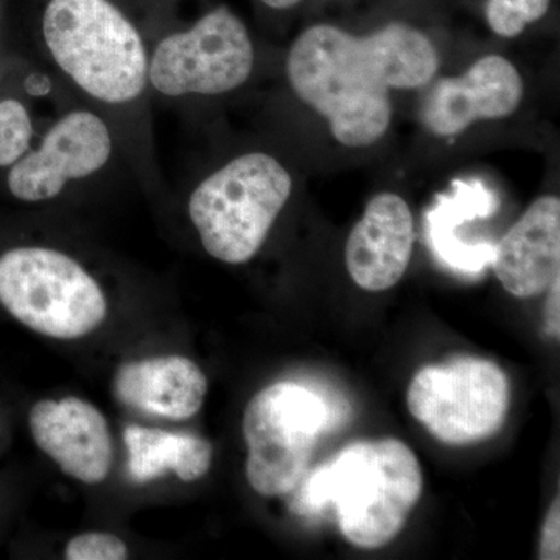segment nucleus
Instances as JSON below:
<instances>
[{
  "label": "nucleus",
  "instance_id": "nucleus-4",
  "mask_svg": "<svg viewBox=\"0 0 560 560\" xmlns=\"http://www.w3.org/2000/svg\"><path fill=\"white\" fill-rule=\"evenodd\" d=\"M293 180L271 154H242L191 191L189 217L213 259L246 264L259 253L289 201Z\"/></svg>",
  "mask_w": 560,
  "mask_h": 560
},
{
  "label": "nucleus",
  "instance_id": "nucleus-10",
  "mask_svg": "<svg viewBox=\"0 0 560 560\" xmlns=\"http://www.w3.org/2000/svg\"><path fill=\"white\" fill-rule=\"evenodd\" d=\"M523 81L515 66L500 55H486L464 75L438 80L419 110L423 127L448 138L480 120L504 119L521 105Z\"/></svg>",
  "mask_w": 560,
  "mask_h": 560
},
{
  "label": "nucleus",
  "instance_id": "nucleus-8",
  "mask_svg": "<svg viewBox=\"0 0 560 560\" xmlns=\"http://www.w3.org/2000/svg\"><path fill=\"white\" fill-rule=\"evenodd\" d=\"M254 60L248 28L237 14L220 7L156 44L149 60V84L172 98L226 94L246 83Z\"/></svg>",
  "mask_w": 560,
  "mask_h": 560
},
{
  "label": "nucleus",
  "instance_id": "nucleus-2",
  "mask_svg": "<svg viewBox=\"0 0 560 560\" xmlns=\"http://www.w3.org/2000/svg\"><path fill=\"white\" fill-rule=\"evenodd\" d=\"M415 453L396 438L359 441L302 478L291 510L301 515L337 511L342 536L363 550L396 539L422 493Z\"/></svg>",
  "mask_w": 560,
  "mask_h": 560
},
{
  "label": "nucleus",
  "instance_id": "nucleus-15",
  "mask_svg": "<svg viewBox=\"0 0 560 560\" xmlns=\"http://www.w3.org/2000/svg\"><path fill=\"white\" fill-rule=\"evenodd\" d=\"M131 480L145 485L161 478L165 471L191 482L205 477L212 464L210 442L186 433L130 425L124 431Z\"/></svg>",
  "mask_w": 560,
  "mask_h": 560
},
{
  "label": "nucleus",
  "instance_id": "nucleus-14",
  "mask_svg": "<svg viewBox=\"0 0 560 560\" xmlns=\"http://www.w3.org/2000/svg\"><path fill=\"white\" fill-rule=\"evenodd\" d=\"M121 404L168 420H187L201 410L208 378L186 357H156L121 364L114 377Z\"/></svg>",
  "mask_w": 560,
  "mask_h": 560
},
{
  "label": "nucleus",
  "instance_id": "nucleus-16",
  "mask_svg": "<svg viewBox=\"0 0 560 560\" xmlns=\"http://www.w3.org/2000/svg\"><path fill=\"white\" fill-rule=\"evenodd\" d=\"M33 121L24 103L0 102V167H11L32 150Z\"/></svg>",
  "mask_w": 560,
  "mask_h": 560
},
{
  "label": "nucleus",
  "instance_id": "nucleus-18",
  "mask_svg": "<svg viewBox=\"0 0 560 560\" xmlns=\"http://www.w3.org/2000/svg\"><path fill=\"white\" fill-rule=\"evenodd\" d=\"M127 558V545L113 534H80V536L73 537L66 547V559L68 560H124Z\"/></svg>",
  "mask_w": 560,
  "mask_h": 560
},
{
  "label": "nucleus",
  "instance_id": "nucleus-19",
  "mask_svg": "<svg viewBox=\"0 0 560 560\" xmlns=\"http://www.w3.org/2000/svg\"><path fill=\"white\" fill-rule=\"evenodd\" d=\"M539 558L544 560L560 559V503L559 497L552 501L544 529H541Z\"/></svg>",
  "mask_w": 560,
  "mask_h": 560
},
{
  "label": "nucleus",
  "instance_id": "nucleus-9",
  "mask_svg": "<svg viewBox=\"0 0 560 560\" xmlns=\"http://www.w3.org/2000/svg\"><path fill=\"white\" fill-rule=\"evenodd\" d=\"M114 139L108 124L86 109L61 116L9 172V189L18 200L49 201L72 180L90 178L113 156Z\"/></svg>",
  "mask_w": 560,
  "mask_h": 560
},
{
  "label": "nucleus",
  "instance_id": "nucleus-6",
  "mask_svg": "<svg viewBox=\"0 0 560 560\" xmlns=\"http://www.w3.org/2000/svg\"><path fill=\"white\" fill-rule=\"evenodd\" d=\"M330 425L329 404L316 390L291 382L261 389L243 415L250 488L264 497L293 492L308 471L320 434Z\"/></svg>",
  "mask_w": 560,
  "mask_h": 560
},
{
  "label": "nucleus",
  "instance_id": "nucleus-1",
  "mask_svg": "<svg viewBox=\"0 0 560 560\" xmlns=\"http://www.w3.org/2000/svg\"><path fill=\"white\" fill-rule=\"evenodd\" d=\"M440 62L433 43L404 22L368 36L319 24L294 40L287 77L294 94L329 121L338 142L364 149L388 131L390 90L427 86Z\"/></svg>",
  "mask_w": 560,
  "mask_h": 560
},
{
  "label": "nucleus",
  "instance_id": "nucleus-11",
  "mask_svg": "<svg viewBox=\"0 0 560 560\" xmlns=\"http://www.w3.org/2000/svg\"><path fill=\"white\" fill-rule=\"evenodd\" d=\"M33 440L65 474L84 485L105 481L113 463L108 422L79 397L40 400L28 416Z\"/></svg>",
  "mask_w": 560,
  "mask_h": 560
},
{
  "label": "nucleus",
  "instance_id": "nucleus-20",
  "mask_svg": "<svg viewBox=\"0 0 560 560\" xmlns=\"http://www.w3.org/2000/svg\"><path fill=\"white\" fill-rule=\"evenodd\" d=\"M547 307H545V330L551 338L559 340L560 335V278L548 287Z\"/></svg>",
  "mask_w": 560,
  "mask_h": 560
},
{
  "label": "nucleus",
  "instance_id": "nucleus-3",
  "mask_svg": "<svg viewBox=\"0 0 560 560\" xmlns=\"http://www.w3.org/2000/svg\"><path fill=\"white\" fill-rule=\"evenodd\" d=\"M43 38L57 68L94 101L127 105L149 86L142 35L110 0H49Z\"/></svg>",
  "mask_w": 560,
  "mask_h": 560
},
{
  "label": "nucleus",
  "instance_id": "nucleus-7",
  "mask_svg": "<svg viewBox=\"0 0 560 560\" xmlns=\"http://www.w3.org/2000/svg\"><path fill=\"white\" fill-rule=\"evenodd\" d=\"M408 410L438 441L467 445L501 429L510 408L506 374L489 360L460 357L415 375Z\"/></svg>",
  "mask_w": 560,
  "mask_h": 560
},
{
  "label": "nucleus",
  "instance_id": "nucleus-5",
  "mask_svg": "<svg viewBox=\"0 0 560 560\" xmlns=\"http://www.w3.org/2000/svg\"><path fill=\"white\" fill-rule=\"evenodd\" d=\"M0 304L28 329L57 340L86 337L108 313L101 285L79 261L40 246L0 256Z\"/></svg>",
  "mask_w": 560,
  "mask_h": 560
},
{
  "label": "nucleus",
  "instance_id": "nucleus-13",
  "mask_svg": "<svg viewBox=\"0 0 560 560\" xmlns=\"http://www.w3.org/2000/svg\"><path fill=\"white\" fill-rule=\"evenodd\" d=\"M493 272L512 296H540L560 278V200L547 195L533 202L495 245Z\"/></svg>",
  "mask_w": 560,
  "mask_h": 560
},
{
  "label": "nucleus",
  "instance_id": "nucleus-21",
  "mask_svg": "<svg viewBox=\"0 0 560 560\" xmlns=\"http://www.w3.org/2000/svg\"><path fill=\"white\" fill-rule=\"evenodd\" d=\"M265 5L270 7L272 10H289L296 7L301 0H261Z\"/></svg>",
  "mask_w": 560,
  "mask_h": 560
},
{
  "label": "nucleus",
  "instance_id": "nucleus-17",
  "mask_svg": "<svg viewBox=\"0 0 560 560\" xmlns=\"http://www.w3.org/2000/svg\"><path fill=\"white\" fill-rule=\"evenodd\" d=\"M551 0H488L486 20L490 31L501 38H515L528 25L540 21Z\"/></svg>",
  "mask_w": 560,
  "mask_h": 560
},
{
  "label": "nucleus",
  "instance_id": "nucleus-12",
  "mask_svg": "<svg viewBox=\"0 0 560 560\" xmlns=\"http://www.w3.org/2000/svg\"><path fill=\"white\" fill-rule=\"evenodd\" d=\"M415 219L399 195H375L346 243L350 278L368 291L393 289L410 265L415 246Z\"/></svg>",
  "mask_w": 560,
  "mask_h": 560
}]
</instances>
